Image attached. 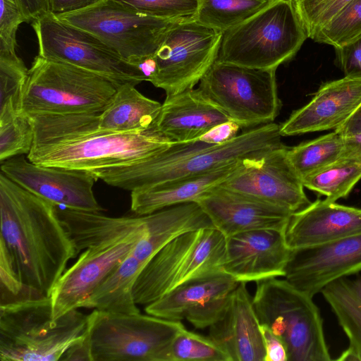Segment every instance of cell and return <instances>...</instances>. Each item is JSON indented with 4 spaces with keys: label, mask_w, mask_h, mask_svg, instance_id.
<instances>
[{
    "label": "cell",
    "mask_w": 361,
    "mask_h": 361,
    "mask_svg": "<svg viewBox=\"0 0 361 361\" xmlns=\"http://www.w3.org/2000/svg\"><path fill=\"white\" fill-rule=\"evenodd\" d=\"M0 247L32 298L49 297L68 262L78 255L57 206L1 173Z\"/></svg>",
    "instance_id": "obj_1"
},
{
    "label": "cell",
    "mask_w": 361,
    "mask_h": 361,
    "mask_svg": "<svg viewBox=\"0 0 361 361\" xmlns=\"http://www.w3.org/2000/svg\"><path fill=\"white\" fill-rule=\"evenodd\" d=\"M95 113L27 114L35 137L27 159L42 166L92 173L137 162L172 143L156 124L135 133L98 130Z\"/></svg>",
    "instance_id": "obj_2"
},
{
    "label": "cell",
    "mask_w": 361,
    "mask_h": 361,
    "mask_svg": "<svg viewBox=\"0 0 361 361\" xmlns=\"http://www.w3.org/2000/svg\"><path fill=\"white\" fill-rule=\"evenodd\" d=\"M281 137L280 125L271 122L250 128L223 144L213 145L200 138L179 142L164 155L154 154L133 164L91 173L97 180L132 192L260 156L282 146Z\"/></svg>",
    "instance_id": "obj_3"
},
{
    "label": "cell",
    "mask_w": 361,
    "mask_h": 361,
    "mask_svg": "<svg viewBox=\"0 0 361 361\" xmlns=\"http://www.w3.org/2000/svg\"><path fill=\"white\" fill-rule=\"evenodd\" d=\"M88 315L54 319L49 297L0 305L1 361H56L86 336Z\"/></svg>",
    "instance_id": "obj_4"
},
{
    "label": "cell",
    "mask_w": 361,
    "mask_h": 361,
    "mask_svg": "<svg viewBox=\"0 0 361 361\" xmlns=\"http://www.w3.org/2000/svg\"><path fill=\"white\" fill-rule=\"evenodd\" d=\"M308 35L291 0H274L223 32L216 61L276 69L293 59Z\"/></svg>",
    "instance_id": "obj_5"
},
{
    "label": "cell",
    "mask_w": 361,
    "mask_h": 361,
    "mask_svg": "<svg viewBox=\"0 0 361 361\" xmlns=\"http://www.w3.org/2000/svg\"><path fill=\"white\" fill-rule=\"evenodd\" d=\"M256 283L252 303L260 324L285 343L288 361H330L323 319L312 297L286 279Z\"/></svg>",
    "instance_id": "obj_6"
},
{
    "label": "cell",
    "mask_w": 361,
    "mask_h": 361,
    "mask_svg": "<svg viewBox=\"0 0 361 361\" xmlns=\"http://www.w3.org/2000/svg\"><path fill=\"white\" fill-rule=\"evenodd\" d=\"M117 87L102 75L37 55L28 70L20 109L27 114L97 112L109 103Z\"/></svg>",
    "instance_id": "obj_7"
},
{
    "label": "cell",
    "mask_w": 361,
    "mask_h": 361,
    "mask_svg": "<svg viewBox=\"0 0 361 361\" xmlns=\"http://www.w3.org/2000/svg\"><path fill=\"white\" fill-rule=\"evenodd\" d=\"M226 237L215 228L184 233L159 250L139 274L133 297L149 305L190 281L223 270Z\"/></svg>",
    "instance_id": "obj_8"
},
{
    "label": "cell",
    "mask_w": 361,
    "mask_h": 361,
    "mask_svg": "<svg viewBox=\"0 0 361 361\" xmlns=\"http://www.w3.org/2000/svg\"><path fill=\"white\" fill-rule=\"evenodd\" d=\"M181 322L151 314L94 310L88 314L86 338L91 361H161Z\"/></svg>",
    "instance_id": "obj_9"
},
{
    "label": "cell",
    "mask_w": 361,
    "mask_h": 361,
    "mask_svg": "<svg viewBox=\"0 0 361 361\" xmlns=\"http://www.w3.org/2000/svg\"><path fill=\"white\" fill-rule=\"evenodd\" d=\"M56 16L92 33L135 65L154 56L169 30L185 18L152 16L116 0H103L78 11Z\"/></svg>",
    "instance_id": "obj_10"
},
{
    "label": "cell",
    "mask_w": 361,
    "mask_h": 361,
    "mask_svg": "<svg viewBox=\"0 0 361 361\" xmlns=\"http://www.w3.org/2000/svg\"><path fill=\"white\" fill-rule=\"evenodd\" d=\"M276 69L215 61L198 89L240 128L274 122L280 109Z\"/></svg>",
    "instance_id": "obj_11"
},
{
    "label": "cell",
    "mask_w": 361,
    "mask_h": 361,
    "mask_svg": "<svg viewBox=\"0 0 361 361\" xmlns=\"http://www.w3.org/2000/svg\"><path fill=\"white\" fill-rule=\"evenodd\" d=\"M38 56L69 63L102 75L117 87L137 85L146 78L137 65L123 59L92 33L60 20L48 12L32 22Z\"/></svg>",
    "instance_id": "obj_12"
},
{
    "label": "cell",
    "mask_w": 361,
    "mask_h": 361,
    "mask_svg": "<svg viewBox=\"0 0 361 361\" xmlns=\"http://www.w3.org/2000/svg\"><path fill=\"white\" fill-rule=\"evenodd\" d=\"M222 31L185 18L167 32L154 54L157 72L150 82L173 96L192 89L216 61Z\"/></svg>",
    "instance_id": "obj_13"
},
{
    "label": "cell",
    "mask_w": 361,
    "mask_h": 361,
    "mask_svg": "<svg viewBox=\"0 0 361 361\" xmlns=\"http://www.w3.org/2000/svg\"><path fill=\"white\" fill-rule=\"evenodd\" d=\"M288 147L243 159L219 185L295 213L311 203L301 178L291 166Z\"/></svg>",
    "instance_id": "obj_14"
},
{
    "label": "cell",
    "mask_w": 361,
    "mask_h": 361,
    "mask_svg": "<svg viewBox=\"0 0 361 361\" xmlns=\"http://www.w3.org/2000/svg\"><path fill=\"white\" fill-rule=\"evenodd\" d=\"M144 227L126 237L90 245L65 270L49 295L53 319L85 307L87 301L107 276L131 252L142 236Z\"/></svg>",
    "instance_id": "obj_15"
},
{
    "label": "cell",
    "mask_w": 361,
    "mask_h": 361,
    "mask_svg": "<svg viewBox=\"0 0 361 361\" xmlns=\"http://www.w3.org/2000/svg\"><path fill=\"white\" fill-rule=\"evenodd\" d=\"M1 171L20 187L56 206L89 212L104 210L93 192L97 179L89 172L42 166L21 155L1 162Z\"/></svg>",
    "instance_id": "obj_16"
},
{
    "label": "cell",
    "mask_w": 361,
    "mask_h": 361,
    "mask_svg": "<svg viewBox=\"0 0 361 361\" xmlns=\"http://www.w3.org/2000/svg\"><path fill=\"white\" fill-rule=\"evenodd\" d=\"M240 282L221 271L185 283L145 310L162 319L186 320L195 329L209 328L221 314L228 297Z\"/></svg>",
    "instance_id": "obj_17"
},
{
    "label": "cell",
    "mask_w": 361,
    "mask_h": 361,
    "mask_svg": "<svg viewBox=\"0 0 361 361\" xmlns=\"http://www.w3.org/2000/svg\"><path fill=\"white\" fill-rule=\"evenodd\" d=\"M361 272V233L292 251L284 278L314 297L331 282Z\"/></svg>",
    "instance_id": "obj_18"
},
{
    "label": "cell",
    "mask_w": 361,
    "mask_h": 361,
    "mask_svg": "<svg viewBox=\"0 0 361 361\" xmlns=\"http://www.w3.org/2000/svg\"><path fill=\"white\" fill-rule=\"evenodd\" d=\"M285 232L258 230L227 237L224 271L246 283L284 277L293 251Z\"/></svg>",
    "instance_id": "obj_19"
},
{
    "label": "cell",
    "mask_w": 361,
    "mask_h": 361,
    "mask_svg": "<svg viewBox=\"0 0 361 361\" xmlns=\"http://www.w3.org/2000/svg\"><path fill=\"white\" fill-rule=\"evenodd\" d=\"M196 202L207 214L214 228L226 238L258 230L286 231L293 214L219 185L205 192Z\"/></svg>",
    "instance_id": "obj_20"
},
{
    "label": "cell",
    "mask_w": 361,
    "mask_h": 361,
    "mask_svg": "<svg viewBox=\"0 0 361 361\" xmlns=\"http://www.w3.org/2000/svg\"><path fill=\"white\" fill-rule=\"evenodd\" d=\"M361 104V77L344 76L323 84L312 99L280 125L281 136L337 130Z\"/></svg>",
    "instance_id": "obj_21"
},
{
    "label": "cell",
    "mask_w": 361,
    "mask_h": 361,
    "mask_svg": "<svg viewBox=\"0 0 361 361\" xmlns=\"http://www.w3.org/2000/svg\"><path fill=\"white\" fill-rule=\"evenodd\" d=\"M208 336L231 361H264L265 350L252 298L246 283L240 282L228 298Z\"/></svg>",
    "instance_id": "obj_22"
},
{
    "label": "cell",
    "mask_w": 361,
    "mask_h": 361,
    "mask_svg": "<svg viewBox=\"0 0 361 361\" xmlns=\"http://www.w3.org/2000/svg\"><path fill=\"white\" fill-rule=\"evenodd\" d=\"M361 233V209L326 199L293 213L286 229L288 247L300 250Z\"/></svg>",
    "instance_id": "obj_23"
},
{
    "label": "cell",
    "mask_w": 361,
    "mask_h": 361,
    "mask_svg": "<svg viewBox=\"0 0 361 361\" xmlns=\"http://www.w3.org/2000/svg\"><path fill=\"white\" fill-rule=\"evenodd\" d=\"M231 121L197 89L166 97L157 128L172 142L199 138L212 128Z\"/></svg>",
    "instance_id": "obj_24"
},
{
    "label": "cell",
    "mask_w": 361,
    "mask_h": 361,
    "mask_svg": "<svg viewBox=\"0 0 361 361\" xmlns=\"http://www.w3.org/2000/svg\"><path fill=\"white\" fill-rule=\"evenodd\" d=\"M142 216L145 231L130 253L146 264L177 237L199 229L214 228L196 202L177 204Z\"/></svg>",
    "instance_id": "obj_25"
},
{
    "label": "cell",
    "mask_w": 361,
    "mask_h": 361,
    "mask_svg": "<svg viewBox=\"0 0 361 361\" xmlns=\"http://www.w3.org/2000/svg\"><path fill=\"white\" fill-rule=\"evenodd\" d=\"M242 160L198 176L177 179L131 192V211L149 214L180 204L196 202L210 189L224 182Z\"/></svg>",
    "instance_id": "obj_26"
},
{
    "label": "cell",
    "mask_w": 361,
    "mask_h": 361,
    "mask_svg": "<svg viewBox=\"0 0 361 361\" xmlns=\"http://www.w3.org/2000/svg\"><path fill=\"white\" fill-rule=\"evenodd\" d=\"M135 86L128 82L117 87L109 103L94 115L97 130L135 133L156 124L162 104L145 97Z\"/></svg>",
    "instance_id": "obj_27"
},
{
    "label": "cell",
    "mask_w": 361,
    "mask_h": 361,
    "mask_svg": "<svg viewBox=\"0 0 361 361\" xmlns=\"http://www.w3.org/2000/svg\"><path fill=\"white\" fill-rule=\"evenodd\" d=\"M321 293L349 341L336 360L361 361V278L336 279Z\"/></svg>",
    "instance_id": "obj_28"
},
{
    "label": "cell",
    "mask_w": 361,
    "mask_h": 361,
    "mask_svg": "<svg viewBox=\"0 0 361 361\" xmlns=\"http://www.w3.org/2000/svg\"><path fill=\"white\" fill-rule=\"evenodd\" d=\"M146 264L130 252L94 290L85 307L116 313H140L133 287Z\"/></svg>",
    "instance_id": "obj_29"
},
{
    "label": "cell",
    "mask_w": 361,
    "mask_h": 361,
    "mask_svg": "<svg viewBox=\"0 0 361 361\" xmlns=\"http://www.w3.org/2000/svg\"><path fill=\"white\" fill-rule=\"evenodd\" d=\"M287 156L301 178L331 164L345 156V136L338 130L288 147Z\"/></svg>",
    "instance_id": "obj_30"
},
{
    "label": "cell",
    "mask_w": 361,
    "mask_h": 361,
    "mask_svg": "<svg viewBox=\"0 0 361 361\" xmlns=\"http://www.w3.org/2000/svg\"><path fill=\"white\" fill-rule=\"evenodd\" d=\"M361 179V157L345 155L302 179L305 188L336 202L346 197Z\"/></svg>",
    "instance_id": "obj_31"
},
{
    "label": "cell",
    "mask_w": 361,
    "mask_h": 361,
    "mask_svg": "<svg viewBox=\"0 0 361 361\" xmlns=\"http://www.w3.org/2000/svg\"><path fill=\"white\" fill-rule=\"evenodd\" d=\"M274 0H198L194 18L198 23L225 32L250 18Z\"/></svg>",
    "instance_id": "obj_32"
},
{
    "label": "cell",
    "mask_w": 361,
    "mask_h": 361,
    "mask_svg": "<svg viewBox=\"0 0 361 361\" xmlns=\"http://www.w3.org/2000/svg\"><path fill=\"white\" fill-rule=\"evenodd\" d=\"M28 70L16 51L0 49V121L20 111Z\"/></svg>",
    "instance_id": "obj_33"
},
{
    "label": "cell",
    "mask_w": 361,
    "mask_h": 361,
    "mask_svg": "<svg viewBox=\"0 0 361 361\" xmlns=\"http://www.w3.org/2000/svg\"><path fill=\"white\" fill-rule=\"evenodd\" d=\"M161 361H231L209 336L187 330L178 332L164 352Z\"/></svg>",
    "instance_id": "obj_34"
},
{
    "label": "cell",
    "mask_w": 361,
    "mask_h": 361,
    "mask_svg": "<svg viewBox=\"0 0 361 361\" xmlns=\"http://www.w3.org/2000/svg\"><path fill=\"white\" fill-rule=\"evenodd\" d=\"M35 137L30 117L20 111L15 116L0 121V161L27 154Z\"/></svg>",
    "instance_id": "obj_35"
},
{
    "label": "cell",
    "mask_w": 361,
    "mask_h": 361,
    "mask_svg": "<svg viewBox=\"0 0 361 361\" xmlns=\"http://www.w3.org/2000/svg\"><path fill=\"white\" fill-rule=\"evenodd\" d=\"M361 35V0H355L312 37L332 46L344 45Z\"/></svg>",
    "instance_id": "obj_36"
},
{
    "label": "cell",
    "mask_w": 361,
    "mask_h": 361,
    "mask_svg": "<svg viewBox=\"0 0 361 361\" xmlns=\"http://www.w3.org/2000/svg\"><path fill=\"white\" fill-rule=\"evenodd\" d=\"M309 38L355 0H291Z\"/></svg>",
    "instance_id": "obj_37"
},
{
    "label": "cell",
    "mask_w": 361,
    "mask_h": 361,
    "mask_svg": "<svg viewBox=\"0 0 361 361\" xmlns=\"http://www.w3.org/2000/svg\"><path fill=\"white\" fill-rule=\"evenodd\" d=\"M142 13L161 18L194 17L198 0H116Z\"/></svg>",
    "instance_id": "obj_38"
},
{
    "label": "cell",
    "mask_w": 361,
    "mask_h": 361,
    "mask_svg": "<svg viewBox=\"0 0 361 361\" xmlns=\"http://www.w3.org/2000/svg\"><path fill=\"white\" fill-rule=\"evenodd\" d=\"M0 49L16 51L19 25L27 20L18 0H0Z\"/></svg>",
    "instance_id": "obj_39"
},
{
    "label": "cell",
    "mask_w": 361,
    "mask_h": 361,
    "mask_svg": "<svg viewBox=\"0 0 361 361\" xmlns=\"http://www.w3.org/2000/svg\"><path fill=\"white\" fill-rule=\"evenodd\" d=\"M335 49V63L345 76L361 77V35Z\"/></svg>",
    "instance_id": "obj_40"
},
{
    "label": "cell",
    "mask_w": 361,
    "mask_h": 361,
    "mask_svg": "<svg viewBox=\"0 0 361 361\" xmlns=\"http://www.w3.org/2000/svg\"><path fill=\"white\" fill-rule=\"evenodd\" d=\"M265 357L264 361H288L286 345L283 341L265 324H260Z\"/></svg>",
    "instance_id": "obj_41"
},
{
    "label": "cell",
    "mask_w": 361,
    "mask_h": 361,
    "mask_svg": "<svg viewBox=\"0 0 361 361\" xmlns=\"http://www.w3.org/2000/svg\"><path fill=\"white\" fill-rule=\"evenodd\" d=\"M240 128L235 122L229 121L216 126L199 138L208 143L220 145L235 137Z\"/></svg>",
    "instance_id": "obj_42"
},
{
    "label": "cell",
    "mask_w": 361,
    "mask_h": 361,
    "mask_svg": "<svg viewBox=\"0 0 361 361\" xmlns=\"http://www.w3.org/2000/svg\"><path fill=\"white\" fill-rule=\"evenodd\" d=\"M103 0H48L49 11L54 15L78 11Z\"/></svg>",
    "instance_id": "obj_43"
},
{
    "label": "cell",
    "mask_w": 361,
    "mask_h": 361,
    "mask_svg": "<svg viewBox=\"0 0 361 361\" xmlns=\"http://www.w3.org/2000/svg\"><path fill=\"white\" fill-rule=\"evenodd\" d=\"M27 23L33 22L49 11L48 0H18Z\"/></svg>",
    "instance_id": "obj_44"
},
{
    "label": "cell",
    "mask_w": 361,
    "mask_h": 361,
    "mask_svg": "<svg viewBox=\"0 0 361 361\" xmlns=\"http://www.w3.org/2000/svg\"><path fill=\"white\" fill-rule=\"evenodd\" d=\"M335 130H338L343 135L361 133V104L347 121Z\"/></svg>",
    "instance_id": "obj_45"
},
{
    "label": "cell",
    "mask_w": 361,
    "mask_h": 361,
    "mask_svg": "<svg viewBox=\"0 0 361 361\" xmlns=\"http://www.w3.org/2000/svg\"><path fill=\"white\" fill-rule=\"evenodd\" d=\"M344 136L345 155L361 157V133Z\"/></svg>",
    "instance_id": "obj_46"
}]
</instances>
